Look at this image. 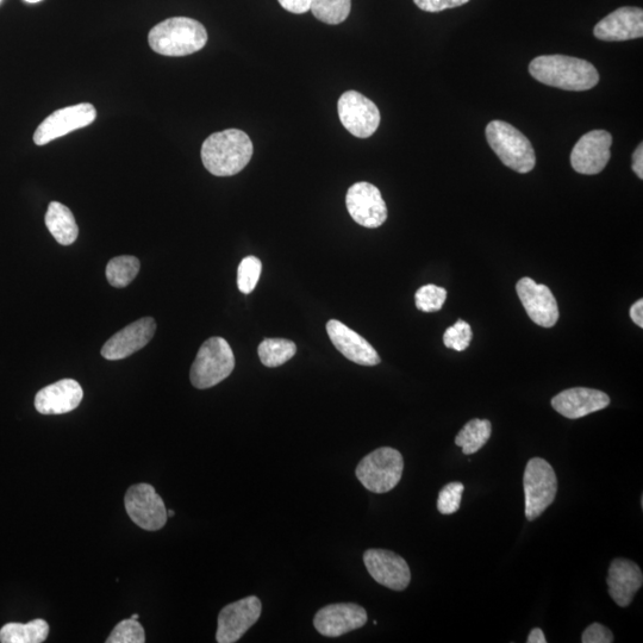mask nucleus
<instances>
[{
	"label": "nucleus",
	"instance_id": "nucleus-1",
	"mask_svg": "<svg viewBox=\"0 0 643 643\" xmlns=\"http://www.w3.org/2000/svg\"><path fill=\"white\" fill-rule=\"evenodd\" d=\"M253 142L245 131L227 129L212 134L202 146L203 165L216 177H232L251 161Z\"/></svg>",
	"mask_w": 643,
	"mask_h": 643
},
{
	"label": "nucleus",
	"instance_id": "nucleus-2",
	"mask_svg": "<svg viewBox=\"0 0 643 643\" xmlns=\"http://www.w3.org/2000/svg\"><path fill=\"white\" fill-rule=\"evenodd\" d=\"M529 72L540 83L565 91H588L598 84L591 62L565 55H542L530 62Z\"/></svg>",
	"mask_w": 643,
	"mask_h": 643
},
{
	"label": "nucleus",
	"instance_id": "nucleus-3",
	"mask_svg": "<svg viewBox=\"0 0 643 643\" xmlns=\"http://www.w3.org/2000/svg\"><path fill=\"white\" fill-rule=\"evenodd\" d=\"M149 46L165 56H186L202 51L208 31L189 17H173L155 26L148 36Z\"/></svg>",
	"mask_w": 643,
	"mask_h": 643
},
{
	"label": "nucleus",
	"instance_id": "nucleus-4",
	"mask_svg": "<svg viewBox=\"0 0 643 643\" xmlns=\"http://www.w3.org/2000/svg\"><path fill=\"white\" fill-rule=\"evenodd\" d=\"M492 151L511 170L526 174L536 165L532 142L520 130L503 121H492L485 130Z\"/></svg>",
	"mask_w": 643,
	"mask_h": 643
},
{
	"label": "nucleus",
	"instance_id": "nucleus-5",
	"mask_svg": "<svg viewBox=\"0 0 643 643\" xmlns=\"http://www.w3.org/2000/svg\"><path fill=\"white\" fill-rule=\"evenodd\" d=\"M235 368L232 347L222 337H211L203 343L191 367L190 379L199 390L210 389L227 379Z\"/></svg>",
	"mask_w": 643,
	"mask_h": 643
},
{
	"label": "nucleus",
	"instance_id": "nucleus-6",
	"mask_svg": "<svg viewBox=\"0 0 643 643\" xmlns=\"http://www.w3.org/2000/svg\"><path fill=\"white\" fill-rule=\"evenodd\" d=\"M404 460L401 452L391 447H382L360 461L357 478L365 489L373 493L390 492L401 482Z\"/></svg>",
	"mask_w": 643,
	"mask_h": 643
},
{
	"label": "nucleus",
	"instance_id": "nucleus-7",
	"mask_svg": "<svg viewBox=\"0 0 643 643\" xmlns=\"http://www.w3.org/2000/svg\"><path fill=\"white\" fill-rule=\"evenodd\" d=\"M523 490L527 520L534 521L557 497L558 478L552 465L542 458L530 459L523 474Z\"/></svg>",
	"mask_w": 643,
	"mask_h": 643
},
{
	"label": "nucleus",
	"instance_id": "nucleus-8",
	"mask_svg": "<svg viewBox=\"0 0 643 643\" xmlns=\"http://www.w3.org/2000/svg\"><path fill=\"white\" fill-rule=\"evenodd\" d=\"M340 121L349 133L358 139H368L380 124L378 106L357 91H347L337 103Z\"/></svg>",
	"mask_w": 643,
	"mask_h": 643
},
{
	"label": "nucleus",
	"instance_id": "nucleus-9",
	"mask_svg": "<svg viewBox=\"0 0 643 643\" xmlns=\"http://www.w3.org/2000/svg\"><path fill=\"white\" fill-rule=\"evenodd\" d=\"M124 503L131 521L140 528L156 532L165 527L168 518L166 505L152 485L131 486Z\"/></svg>",
	"mask_w": 643,
	"mask_h": 643
},
{
	"label": "nucleus",
	"instance_id": "nucleus-10",
	"mask_svg": "<svg viewBox=\"0 0 643 643\" xmlns=\"http://www.w3.org/2000/svg\"><path fill=\"white\" fill-rule=\"evenodd\" d=\"M97 111L90 103H81L68 108L56 110L43 121L35 131L34 141L37 146L59 139L95 122Z\"/></svg>",
	"mask_w": 643,
	"mask_h": 643
},
{
	"label": "nucleus",
	"instance_id": "nucleus-11",
	"mask_svg": "<svg viewBox=\"0 0 643 643\" xmlns=\"http://www.w3.org/2000/svg\"><path fill=\"white\" fill-rule=\"evenodd\" d=\"M349 215L365 228L382 227L387 220V206L377 186L361 181L349 187L346 196Z\"/></svg>",
	"mask_w": 643,
	"mask_h": 643
},
{
	"label": "nucleus",
	"instance_id": "nucleus-12",
	"mask_svg": "<svg viewBox=\"0 0 643 643\" xmlns=\"http://www.w3.org/2000/svg\"><path fill=\"white\" fill-rule=\"evenodd\" d=\"M261 611V601L255 596L227 605L218 616L216 641L218 643L239 641L258 622Z\"/></svg>",
	"mask_w": 643,
	"mask_h": 643
},
{
	"label": "nucleus",
	"instance_id": "nucleus-13",
	"mask_svg": "<svg viewBox=\"0 0 643 643\" xmlns=\"http://www.w3.org/2000/svg\"><path fill=\"white\" fill-rule=\"evenodd\" d=\"M611 145L613 136L605 130H593L580 137L571 153L573 170L585 176L601 173L610 161Z\"/></svg>",
	"mask_w": 643,
	"mask_h": 643
},
{
	"label": "nucleus",
	"instance_id": "nucleus-14",
	"mask_svg": "<svg viewBox=\"0 0 643 643\" xmlns=\"http://www.w3.org/2000/svg\"><path fill=\"white\" fill-rule=\"evenodd\" d=\"M364 563L371 577L385 588L393 591L408 588L411 572L401 555L386 549H368L364 554Z\"/></svg>",
	"mask_w": 643,
	"mask_h": 643
},
{
	"label": "nucleus",
	"instance_id": "nucleus-15",
	"mask_svg": "<svg viewBox=\"0 0 643 643\" xmlns=\"http://www.w3.org/2000/svg\"><path fill=\"white\" fill-rule=\"evenodd\" d=\"M516 291L530 320L543 328H552L557 324L558 303L548 286L536 284L530 278H523L517 283Z\"/></svg>",
	"mask_w": 643,
	"mask_h": 643
},
{
	"label": "nucleus",
	"instance_id": "nucleus-16",
	"mask_svg": "<svg viewBox=\"0 0 643 643\" xmlns=\"http://www.w3.org/2000/svg\"><path fill=\"white\" fill-rule=\"evenodd\" d=\"M366 610L354 603L330 604L315 616L314 626L318 633L327 638L339 636L360 629L367 623Z\"/></svg>",
	"mask_w": 643,
	"mask_h": 643
},
{
	"label": "nucleus",
	"instance_id": "nucleus-17",
	"mask_svg": "<svg viewBox=\"0 0 643 643\" xmlns=\"http://www.w3.org/2000/svg\"><path fill=\"white\" fill-rule=\"evenodd\" d=\"M155 330L156 323L152 317L141 318V320L129 324L128 327L120 330L106 341L102 348L103 358L116 361L130 357L131 354L139 352L151 342Z\"/></svg>",
	"mask_w": 643,
	"mask_h": 643
},
{
	"label": "nucleus",
	"instance_id": "nucleus-18",
	"mask_svg": "<svg viewBox=\"0 0 643 643\" xmlns=\"http://www.w3.org/2000/svg\"><path fill=\"white\" fill-rule=\"evenodd\" d=\"M593 34L598 40L607 42L641 39L643 36V11L641 8H633V6L617 9L596 24Z\"/></svg>",
	"mask_w": 643,
	"mask_h": 643
},
{
	"label": "nucleus",
	"instance_id": "nucleus-19",
	"mask_svg": "<svg viewBox=\"0 0 643 643\" xmlns=\"http://www.w3.org/2000/svg\"><path fill=\"white\" fill-rule=\"evenodd\" d=\"M551 403L553 409L560 415L570 418V420H578V418L608 408L610 397L607 393L588 389V387H573V389L565 390L553 397Z\"/></svg>",
	"mask_w": 643,
	"mask_h": 643
},
{
	"label": "nucleus",
	"instance_id": "nucleus-20",
	"mask_svg": "<svg viewBox=\"0 0 643 643\" xmlns=\"http://www.w3.org/2000/svg\"><path fill=\"white\" fill-rule=\"evenodd\" d=\"M327 333L337 351L345 355L348 360L355 362V364L376 366L382 361L371 343L351 328H348L346 324L330 320L327 323Z\"/></svg>",
	"mask_w": 643,
	"mask_h": 643
},
{
	"label": "nucleus",
	"instance_id": "nucleus-21",
	"mask_svg": "<svg viewBox=\"0 0 643 643\" xmlns=\"http://www.w3.org/2000/svg\"><path fill=\"white\" fill-rule=\"evenodd\" d=\"M84 398V391L76 380L62 379L43 387L35 397V408L43 415H61L76 410Z\"/></svg>",
	"mask_w": 643,
	"mask_h": 643
},
{
	"label": "nucleus",
	"instance_id": "nucleus-22",
	"mask_svg": "<svg viewBox=\"0 0 643 643\" xmlns=\"http://www.w3.org/2000/svg\"><path fill=\"white\" fill-rule=\"evenodd\" d=\"M607 583L609 595L618 607H629L643 585L641 568L632 560L617 558L610 564Z\"/></svg>",
	"mask_w": 643,
	"mask_h": 643
},
{
	"label": "nucleus",
	"instance_id": "nucleus-23",
	"mask_svg": "<svg viewBox=\"0 0 643 643\" xmlns=\"http://www.w3.org/2000/svg\"><path fill=\"white\" fill-rule=\"evenodd\" d=\"M46 226L56 242L71 246L78 239L79 228L72 211L66 205L52 202L46 214Z\"/></svg>",
	"mask_w": 643,
	"mask_h": 643
},
{
	"label": "nucleus",
	"instance_id": "nucleus-24",
	"mask_svg": "<svg viewBox=\"0 0 643 643\" xmlns=\"http://www.w3.org/2000/svg\"><path fill=\"white\" fill-rule=\"evenodd\" d=\"M49 626L45 620L29 623H8L0 629L2 643H41L48 638Z\"/></svg>",
	"mask_w": 643,
	"mask_h": 643
},
{
	"label": "nucleus",
	"instance_id": "nucleus-25",
	"mask_svg": "<svg viewBox=\"0 0 643 643\" xmlns=\"http://www.w3.org/2000/svg\"><path fill=\"white\" fill-rule=\"evenodd\" d=\"M492 424L488 420H474L465 424L455 438V445L463 448L465 455H472L482 449L491 438Z\"/></svg>",
	"mask_w": 643,
	"mask_h": 643
},
{
	"label": "nucleus",
	"instance_id": "nucleus-26",
	"mask_svg": "<svg viewBox=\"0 0 643 643\" xmlns=\"http://www.w3.org/2000/svg\"><path fill=\"white\" fill-rule=\"evenodd\" d=\"M258 353L262 365L274 368L286 364L295 357L297 346L290 340L265 339L260 343Z\"/></svg>",
	"mask_w": 643,
	"mask_h": 643
},
{
	"label": "nucleus",
	"instance_id": "nucleus-27",
	"mask_svg": "<svg viewBox=\"0 0 643 643\" xmlns=\"http://www.w3.org/2000/svg\"><path fill=\"white\" fill-rule=\"evenodd\" d=\"M351 10L352 0H312L310 8L318 21L330 26L345 22Z\"/></svg>",
	"mask_w": 643,
	"mask_h": 643
},
{
	"label": "nucleus",
	"instance_id": "nucleus-28",
	"mask_svg": "<svg viewBox=\"0 0 643 643\" xmlns=\"http://www.w3.org/2000/svg\"><path fill=\"white\" fill-rule=\"evenodd\" d=\"M140 267V261L135 257H117L106 266V278L111 286L122 289L133 282Z\"/></svg>",
	"mask_w": 643,
	"mask_h": 643
},
{
	"label": "nucleus",
	"instance_id": "nucleus-29",
	"mask_svg": "<svg viewBox=\"0 0 643 643\" xmlns=\"http://www.w3.org/2000/svg\"><path fill=\"white\" fill-rule=\"evenodd\" d=\"M262 264L257 257H247L241 261L237 271V286L242 293L253 292L261 276Z\"/></svg>",
	"mask_w": 643,
	"mask_h": 643
},
{
	"label": "nucleus",
	"instance_id": "nucleus-30",
	"mask_svg": "<svg viewBox=\"0 0 643 643\" xmlns=\"http://www.w3.org/2000/svg\"><path fill=\"white\" fill-rule=\"evenodd\" d=\"M416 307L423 312L440 311L447 299V291L433 284L424 285L415 295Z\"/></svg>",
	"mask_w": 643,
	"mask_h": 643
},
{
	"label": "nucleus",
	"instance_id": "nucleus-31",
	"mask_svg": "<svg viewBox=\"0 0 643 643\" xmlns=\"http://www.w3.org/2000/svg\"><path fill=\"white\" fill-rule=\"evenodd\" d=\"M108 643H143L146 642L145 629L133 618L118 623L109 638Z\"/></svg>",
	"mask_w": 643,
	"mask_h": 643
},
{
	"label": "nucleus",
	"instance_id": "nucleus-32",
	"mask_svg": "<svg viewBox=\"0 0 643 643\" xmlns=\"http://www.w3.org/2000/svg\"><path fill=\"white\" fill-rule=\"evenodd\" d=\"M464 490V484L459 482L449 483L443 486L438 498V510L442 515L457 513L460 509Z\"/></svg>",
	"mask_w": 643,
	"mask_h": 643
},
{
	"label": "nucleus",
	"instance_id": "nucleus-33",
	"mask_svg": "<svg viewBox=\"0 0 643 643\" xmlns=\"http://www.w3.org/2000/svg\"><path fill=\"white\" fill-rule=\"evenodd\" d=\"M472 329L470 324L459 320L453 327L446 330L443 335V343L447 348L457 352H464L470 346L472 340Z\"/></svg>",
	"mask_w": 643,
	"mask_h": 643
},
{
	"label": "nucleus",
	"instance_id": "nucleus-34",
	"mask_svg": "<svg viewBox=\"0 0 643 643\" xmlns=\"http://www.w3.org/2000/svg\"><path fill=\"white\" fill-rule=\"evenodd\" d=\"M583 643H613L614 634L611 630L603 626L601 623H592L591 626L586 628L583 636Z\"/></svg>",
	"mask_w": 643,
	"mask_h": 643
},
{
	"label": "nucleus",
	"instance_id": "nucleus-35",
	"mask_svg": "<svg viewBox=\"0 0 643 643\" xmlns=\"http://www.w3.org/2000/svg\"><path fill=\"white\" fill-rule=\"evenodd\" d=\"M470 0H414L418 9L426 12H441L448 9L459 8Z\"/></svg>",
	"mask_w": 643,
	"mask_h": 643
},
{
	"label": "nucleus",
	"instance_id": "nucleus-36",
	"mask_svg": "<svg viewBox=\"0 0 643 643\" xmlns=\"http://www.w3.org/2000/svg\"><path fill=\"white\" fill-rule=\"evenodd\" d=\"M278 2L291 14L303 15L310 11L312 0H278Z\"/></svg>",
	"mask_w": 643,
	"mask_h": 643
},
{
	"label": "nucleus",
	"instance_id": "nucleus-37",
	"mask_svg": "<svg viewBox=\"0 0 643 643\" xmlns=\"http://www.w3.org/2000/svg\"><path fill=\"white\" fill-rule=\"evenodd\" d=\"M633 171L641 180L643 179V146L640 143V146L636 148V151L633 154Z\"/></svg>",
	"mask_w": 643,
	"mask_h": 643
},
{
	"label": "nucleus",
	"instance_id": "nucleus-38",
	"mask_svg": "<svg viewBox=\"0 0 643 643\" xmlns=\"http://www.w3.org/2000/svg\"><path fill=\"white\" fill-rule=\"evenodd\" d=\"M630 317H632L633 322L636 326L643 328V301L636 302L632 308H630Z\"/></svg>",
	"mask_w": 643,
	"mask_h": 643
},
{
	"label": "nucleus",
	"instance_id": "nucleus-39",
	"mask_svg": "<svg viewBox=\"0 0 643 643\" xmlns=\"http://www.w3.org/2000/svg\"><path fill=\"white\" fill-rule=\"evenodd\" d=\"M528 643H546V636L543 634L542 629L534 628L528 636Z\"/></svg>",
	"mask_w": 643,
	"mask_h": 643
},
{
	"label": "nucleus",
	"instance_id": "nucleus-40",
	"mask_svg": "<svg viewBox=\"0 0 643 643\" xmlns=\"http://www.w3.org/2000/svg\"><path fill=\"white\" fill-rule=\"evenodd\" d=\"M174 515H176V513H174L173 510H167V516L168 517H173Z\"/></svg>",
	"mask_w": 643,
	"mask_h": 643
},
{
	"label": "nucleus",
	"instance_id": "nucleus-41",
	"mask_svg": "<svg viewBox=\"0 0 643 643\" xmlns=\"http://www.w3.org/2000/svg\"><path fill=\"white\" fill-rule=\"evenodd\" d=\"M26 2H27V3H30V4H35V3H40V2H42V0H26Z\"/></svg>",
	"mask_w": 643,
	"mask_h": 643
},
{
	"label": "nucleus",
	"instance_id": "nucleus-42",
	"mask_svg": "<svg viewBox=\"0 0 643 643\" xmlns=\"http://www.w3.org/2000/svg\"><path fill=\"white\" fill-rule=\"evenodd\" d=\"M130 618H133V620H139L140 615H139V614H134V615H133V616H131Z\"/></svg>",
	"mask_w": 643,
	"mask_h": 643
},
{
	"label": "nucleus",
	"instance_id": "nucleus-43",
	"mask_svg": "<svg viewBox=\"0 0 643 643\" xmlns=\"http://www.w3.org/2000/svg\"><path fill=\"white\" fill-rule=\"evenodd\" d=\"M0 2H2V0H0Z\"/></svg>",
	"mask_w": 643,
	"mask_h": 643
}]
</instances>
